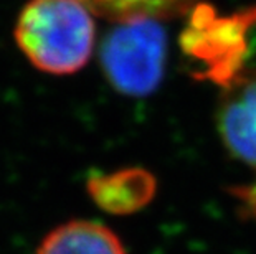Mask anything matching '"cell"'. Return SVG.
Listing matches in <instances>:
<instances>
[{
    "label": "cell",
    "mask_w": 256,
    "mask_h": 254,
    "mask_svg": "<svg viewBox=\"0 0 256 254\" xmlns=\"http://www.w3.org/2000/svg\"><path fill=\"white\" fill-rule=\"evenodd\" d=\"M92 15L114 23L130 20H157L172 17L192 7L197 0H81Z\"/></svg>",
    "instance_id": "cell-6"
},
{
    "label": "cell",
    "mask_w": 256,
    "mask_h": 254,
    "mask_svg": "<svg viewBox=\"0 0 256 254\" xmlns=\"http://www.w3.org/2000/svg\"><path fill=\"white\" fill-rule=\"evenodd\" d=\"M167 43L156 20L121 21L102 41L101 66L112 88L142 98L160 84Z\"/></svg>",
    "instance_id": "cell-2"
},
{
    "label": "cell",
    "mask_w": 256,
    "mask_h": 254,
    "mask_svg": "<svg viewBox=\"0 0 256 254\" xmlns=\"http://www.w3.org/2000/svg\"><path fill=\"white\" fill-rule=\"evenodd\" d=\"M92 12L81 0H28L14 26L18 50L43 73L73 74L94 48Z\"/></svg>",
    "instance_id": "cell-1"
},
{
    "label": "cell",
    "mask_w": 256,
    "mask_h": 254,
    "mask_svg": "<svg viewBox=\"0 0 256 254\" xmlns=\"http://www.w3.org/2000/svg\"><path fill=\"white\" fill-rule=\"evenodd\" d=\"M216 127L233 159L256 169V69L243 71L223 89Z\"/></svg>",
    "instance_id": "cell-3"
},
{
    "label": "cell",
    "mask_w": 256,
    "mask_h": 254,
    "mask_svg": "<svg viewBox=\"0 0 256 254\" xmlns=\"http://www.w3.org/2000/svg\"><path fill=\"white\" fill-rule=\"evenodd\" d=\"M236 195L242 200L244 212L248 215L256 216V182L252 183L250 187H244L243 190H238Z\"/></svg>",
    "instance_id": "cell-7"
},
{
    "label": "cell",
    "mask_w": 256,
    "mask_h": 254,
    "mask_svg": "<svg viewBox=\"0 0 256 254\" xmlns=\"http://www.w3.org/2000/svg\"><path fill=\"white\" fill-rule=\"evenodd\" d=\"M248 15V20H250V23H253V21H256V10L252 13H246Z\"/></svg>",
    "instance_id": "cell-8"
},
{
    "label": "cell",
    "mask_w": 256,
    "mask_h": 254,
    "mask_svg": "<svg viewBox=\"0 0 256 254\" xmlns=\"http://www.w3.org/2000/svg\"><path fill=\"white\" fill-rule=\"evenodd\" d=\"M35 254H126V250L108 226L91 220H72L50 231Z\"/></svg>",
    "instance_id": "cell-5"
},
{
    "label": "cell",
    "mask_w": 256,
    "mask_h": 254,
    "mask_svg": "<svg viewBox=\"0 0 256 254\" xmlns=\"http://www.w3.org/2000/svg\"><path fill=\"white\" fill-rule=\"evenodd\" d=\"M86 188L91 200L102 212L122 216L146 208L156 197L157 182L149 170L126 167L91 175Z\"/></svg>",
    "instance_id": "cell-4"
}]
</instances>
